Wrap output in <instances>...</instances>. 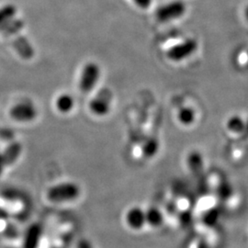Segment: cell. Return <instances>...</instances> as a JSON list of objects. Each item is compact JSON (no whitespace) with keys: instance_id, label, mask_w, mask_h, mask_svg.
I'll return each mask as SVG.
<instances>
[{"instance_id":"e0dca14e","label":"cell","mask_w":248,"mask_h":248,"mask_svg":"<svg viewBox=\"0 0 248 248\" xmlns=\"http://www.w3.org/2000/svg\"><path fill=\"white\" fill-rule=\"evenodd\" d=\"M133 2L141 9H147L152 4V0H133Z\"/></svg>"},{"instance_id":"9a60e30c","label":"cell","mask_w":248,"mask_h":248,"mask_svg":"<svg viewBox=\"0 0 248 248\" xmlns=\"http://www.w3.org/2000/svg\"><path fill=\"white\" fill-rule=\"evenodd\" d=\"M17 8L12 4H8L0 8V25L9 21L11 18H15Z\"/></svg>"},{"instance_id":"7a4b0ae2","label":"cell","mask_w":248,"mask_h":248,"mask_svg":"<svg viewBox=\"0 0 248 248\" xmlns=\"http://www.w3.org/2000/svg\"><path fill=\"white\" fill-rule=\"evenodd\" d=\"M100 78V68L96 62H88L81 73L79 89L83 93L92 91Z\"/></svg>"},{"instance_id":"2e32d148","label":"cell","mask_w":248,"mask_h":248,"mask_svg":"<svg viewBox=\"0 0 248 248\" xmlns=\"http://www.w3.org/2000/svg\"><path fill=\"white\" fill-rule=\"evenodd\" d=\"M158 150V142L157 140L150 139L144 144L143 147V154L146 157H152L154 156Z\"/></svg>"},{"instance_id":"ac0fdd59","label":"cell","mask_w":248,"mask_h":248,"mask_svg":"<svg viewBox=\"0 0 248 248\" xmlns=\"http://www.w3.org/2000/svg\"><path fill=\"white\" fill-rule=\"evenodd\" d=\"M78 248H92L91 244L89 243L88 240H81L79 243H78Z\"/></svg>"},{"instance_id":"277c9868","label":"cell","mask_w":248,"mask_h":248,"mask_svg":"<svg viewBox=\"0 0 248 248\" xmlns=\"http://www.w3.org/2000/svg\"><path fill=\"white\" fill-rule=\"evenodd\" d=\"M111 93L108 89H102L89 103L90 111L98 117L105 116L109 112L111 106Z\"/></svg>"},{"instance_id":"8fae6325","label":"cell","mask_w":248,"mask_h":248,"mask_svg":"<svg viewBox=\"0 0 248 248\" xmlns=\"http://www.w3.org/2000/svg\"><path fill=\"white\" fill-rule=\"evenodd\" d=\"M42 236V227L39 224L31 225L27 231L24 240L25 248H36Z\"/></svg>"},{"instance_id":"8992f818","label":"cell","mask_w":248,"mask_h":248,"mask_svg":"<svg viewBox=\"0 0 248 248\" xmlns=\"http://www.w3.org/2000/svg\"><path fill=\"white\" fill-rule=\"evenodd\" d=\"M197 43L195 40L188 39L179 45L173 46L168 52V56L170 60L181 61L195 52Z\"/></svg>"},{"instance_id":"5b68a950","label":"cell","mask_w":248,"mask_h":248,"mask_svg":"<svg viewBox=\"0 0 248 248\" xmlns=\"http://www.w3.org/2000/svg\"><path fill=\"white\" fill-rule=\"evenodd\" d=\"M186 10V7L181 1H173L164 6H161L156 10L155 16L161 22H167L169 20L180 18Z\"/></svg>"},{"instance_id":"d6986e66","label":"cell","mask_w":248,"mask_h":248,"mask_svg":"<svg viewBox=\"0 0 248 248\" xmlns=\"http://www.w3.org/2000/svg\"><path fill=\"white\" fill-rule=\"evenodd\" d=\"M5 167H6L5 160H4V157H3L2 153H0V176H1V174L3 173V170H4Z\"/></svg>"},{"instance_id":"4fadbf2b","label":"cell","mask_w":248,"mask_h":248,"mask_svg":"<svg viewBox=\"0 0 248 248\" xmlns=\"http://www.w3.org/2000/svg\"><path fill=\"white\" fill-rule=\"evenodd\" d=\"M146 223L153 227H159L164 222V215L157 208L152 207L147 212H145Z\"/></svg>"},{"instance_id":"6da1fadb","label":"cell","mask_w":248,"mask_h":248,"mask_svg":"<svg viewBox=\"0 0 248 248\" xmlns=\"http://www.w3.org/2000/svg\"><path fill=\"white\" fill-rule=\"evenodd\" d=\"M81 193L78 185L73 182H63L51 186L47 191L49 201L55 203L70 202L76 201Z\"/></svg>"},{"instance_id":"ba28073f","label":"cell","mask_w":248,"mask_h":248,"mask_svg":"<svg viewBox=\"0 0 248 248\" xmlns=\"http://www.w3.org/2000/svg\"><path fill=\"white\" fill-rule=\"evenodd\" d=\"M12 45L17 53L24 59H31L34 55V49L26 37L19 35L15 37Z\"/></svg>"},{"instance_id":"52a82bcc","label":"cell","mask_w":248,"mask_h":248,"mask_svg":"<svg viewBox=\"0 0 248 248\" xmlns=\"http://www.w3.org/2000/svg\"><path fill=\"white\" fill-rule=\"evenodd\" d=\"M126 222L133 230H140L146 223L145 212L140 207H133L126 214Z\"/></svg>"},{"instance_id":"5bb4252c","label":"cell","mask_w":248,"mask_h":248,"mask_svg":"<svg viewBox=\"0 0 248 248\" xmlns=\"http://www.w3.org/2000/svg\"><path fill=\"white\" fill-rule=\"evenodd\" d=\"M196 116L194 109L188 107H184L179 109L177 114L178 122L185 126H189L195 122Z\"/></svg>"},{"instance_id":"ffe728a7","label":"cell","mask_w":248,"mask_h":248,"mask_svg":"<svg viewBox=\"0 0 248 248\" xmlns=\"http://www.w3.org/2000/svg\"><path fill=\"white\" fill-rule=\"evenodd\" d=\"M247 16H248V10H247Z\"/></svg>"},{"instance_id":"9c48e42d","label":"cell","mask_w":248,"mask_h":248,"mask_svg":"<svg viewBox=\"0 0 248 248\" xmlns=\"http://www.w3.org/2000/svg\"><path fill=\"white\" fill-rule=\"evenodd\" d=\"M22 152V146L19 142H12L2 153L6 167L13 165L19 158Z\"/></svg>"},{"instance_id":"30bf717a","label":"cell","mask_w":248,"mask_h":248,"mask_svg":"<svg viewBox=\"0 0 248 248\" xmlns=\"http://www.w3.org/2000/svg\"><path fill=\"white\" fill-rule=\"evenodd\" d=\"M24 27V22L20 18H11L9 21L0 25V33L5 36L18 34Z\"/></svg>"},{"instance_id":"7c38bea8","label":"cell","mask_w":248,"mask_h":248,"mask_svg":"<svg viewBox=\"0 0 248 248\" xmlns=\"http://www.w3.org/2000/svg\"><path fill=\"white\" fill-rule=\"evenodd\" d=\"M55 106L56 108L58 109V111H60L61 113H68L70 112L72 109L75 107V100L69 94H62L60 95L56 101H55Z\"/></svg>"},{"instance_id":"3957f363","label":"cell","mask_w":248,"mask_h":248,"mask_svg":"<svg viewBox=\"0 0 248 248\" xmlns=\"http://www.w3.org/2000/svg\"><path fill=\"white\" fill-rule=\"evenodd\" d=\"M9 115L18 123H30L35 120L38 111L32 103L19 102L11 108Z\"/></svg>"}]
</instances>
